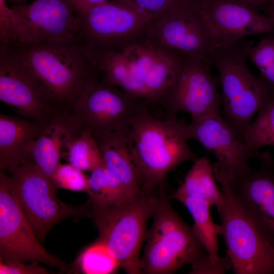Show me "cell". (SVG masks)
Instances as JSON below:
<instances>
[{
  "label": "cell",
  "instance_id": "obj_17",
  "mask_svg": "<svg viewBox=\"0 0 274 274\" xmlns=\"http://www.w3.org/2000/svg\"><path fill=\"white\" fill-rule=\"evenodd\" d=\"M258 158L260 167H249L228 180L244 211L259 228L274 238V161L267 152Z\"/></svg>",
  "mask_w": 274,
  "mask_h": 274
},
{
  "label": "cell",
  "instance_id": "obj_30",
  "mask_svg": "<svg viewBox=\"0 0 274 274\" xmlns=\"http://www.w3.org/2000/svg\"><path fill=\"white\" fill-rule=\"evenodd\" d=\"M88 177L83 172L70 163H59L54 172L51 180L56 188L72 191L86 190Z\"/></svg>",
  "mask_w": 274,
  "mask_h": 274
},
{
  "label": "cell",
  "instance_id": "obj_27",
  "mask_svg": "<svg viewBox=\"0 0 274 274\" xmlns=\"http://www.w3.org/2000/svg\"><path fill=\"white\" fill-rule=\"evenodd\" d=\"M63 156L70 164L84 172H92L104 165L98 144L91 133L83 130L67 143Z\"/></svg>",
  "mask_w": 274,
  "mask_h": 274
},
{
  "label": "cell",
  "instance_id": "obj_5",
  "mask_svg": "<svg viewBox=\"0 0 274 274\" xmlns=\"http://www.w3.org/2000/svg\"><path fill=\"white\" fill-rule=\"evenodd\" d=\"M160 190V189H159ZM132 195L117 204L90 207L89 217L98 230L96 240L106 246L126 273H142L140 252L148 219L153 215L162 189Z\"/></svg>",
  "mask_w": 274,
  "mask_h": 274
},
{
  "label": "cell",
  "instance_id": "obj_9",
  "mask_svg": "<svg viewBox=\"0 0 274 274\" xmlns=\"http://www.w3.org/2000/svg\"><path fill=\"white\" fill-rule=\"evenodd\" d=\"M11 174V190L40 242L61 220L89 217V202L77 206L62 202L56 195L51 178L34 162L23 164Z\"/></svg>",
  "mask_w": 274,
  "mask_h": 274
},
{
  "label": "cell",
  "instance_id": "obj_3",
  "mask_svg": "<svg viewBox=\"0 0 274 274\" xmlns=\"http://www.w3.org/2000/svg\"><path fill=\"white\" fill-rule=\"evenodd\" d=\"M5 52L29 70L68 114L87 83L98 72L79 44L41 43Z\"/></svg>",
  "mask_w": 274,
  "mask_h": 274
},
{
  "label": "cell",
  "instance_id": "obj_26",
  "mask_svg": "<svg viewBox=\"0 0 274 274\" xmlns=\"http://www.w3.org/2000/svg\"><path fill=\"white\" fill-rule=\"evenodd\" d=\"M33 45L22 17L6 0H0V51L10 52Z\"/></svg>",
  "mask_w": 274,
  "mask_h": 274
},
{
  "label": "cell",
  "instance_id": "obj_21",
  "mask_svg": "<svg viewBox=\"0 0 274 274\" xmlns=\"http://www.w3.org/2000/svg\"><path fill=\"white\" fill-rule=\"evenodd\" d=\"M125 135L116 133L94 136L101 152L105 166L121 182L131 195L143 191V179L126 144Z\"/></svg>",
  "mask_w": 274,
  "mask_h": 274
},
{
  "label": "cell",
  "instance_id": "obj_33",
  "mask_svg": "<svg viewBox=\"0 0 274 274\" xmlns=\"http://www.w3.org/2000/svg\"><path fill=\"white\" fill-rule=\"evenodd\" d=\"M108 0H71L76 13L80 17L94 6Z\"/></svg>",
  "mask_w": 274,
  "mask_h": 274
},
{
  "label": "cell",
  "instance_id": "obj_8",
  "mask_svg": "<svg viewBox=\"0 0 274 274\" xmlns=\"http://www.w3.org/2000/svg\"><path fill=\"white\" fill-rule=\"evenodd\" d=\"M155 17L132 0H108L80 16L79 44L92 52L122 49L145 41Z\"/></svg>",
  "mask_w": 274,
  "mask_h": 274
},
{
  "label": "cell",
  "instance_id": "obj_2",
  "mask_svg": "<svg viewBox=\"0 0 274 274\" xmlns=\"http://www.w3.org/2000/svg\"><path fill=\"white\" fill-rule=\"evenodd\" d=\"M185 121L151 106L134 119L125 136L143 179V190L162 188L165 176L180 164L198 158L190 148Z\"/></svg>",
  "mask_w": 274,
  "mask_h": 274
},
{
  "label": "cell",
  "instance_id": "obj_13",
  "mask_svg": "<svg viewBox=\"0 0 274 274\" xmlns=\"http://www.w3.org/2000/svg\"><path fill=\"white\" fill-rule=\"evenodd\" d=\"M0 100L20 117L47 124L63 112L27 68L10 54L0 51Z\"/></svg>",
  "mask_w": 274,
  "mask_h": 274
},
{
  "label": "cell",
  "instance_id": "obj_16",
  "mask_svg": "<svg viewBox=\"0 0 274 274\" xmlns=\"http://www.w3.org/2000/svg\"><path fill=\"white\" fill-rule=\"evenodd\" d=\"M12 7L24 21L33 45L80 43L82 21L71 0H34Z\"/></svg>",
  "mask_w": 274,
  "mask_h": 274
},
{
  "label": "cell",
  "instance_id": "obj_14",
  "mask_svg": "<svg viewBox=\"0 0 274 274\" xmlns=\"http://www.w3.org/2000/svg\"><path fill=\"white\" fill-rule=\"evenodd\" d=\"M141 263L148 274L175 272L186 264H191L190 273H202L212 263L192 227L184 222L160 237L147 240Z\"/></svg>",
  "mask_w": 274,
  "mask_h": 274
},
{
  "label": "cell",
  "instance_id": "obj_25",
  "mask_svg": "<svg viewBox=\"0 0 274 274\" xmlns=\"http://www.w3.org/2000/svg\"><path fill=\"white\" fill-rule=\"evenodd\" d=\"M243 140L251 157H258L257 151L274 146V92L247 127Z\"/></svg>",
  "mask_w": 274,
  "mask_h": 274
},
{
  "label": "cell",
  "instance_id": "obj_18",
  "mask_svg": "<svg viewBox=\"0 0 274 274\" xmlns=\"http://www.w3.org/2000/svg\"><path fill=\"white\" fill-rule=\"evenodd\" d=\"M186 125L189 139L199 142L218 160L215 164L228 180L250 166L251 157L243 139L222 118L215 117H192Z\"/></svg>",
  "mask_w": 274,
  "mask_h": 274
},
{
  "label": "cell",
  "instance_id": "obj_6",
  "mask_svg": "<svg viewBox=\"0 0 274 274\" xmlns=\"http://www.w3.org/2000/svg\"><path fill=\"white\" fill-rule=\"evenodd\" d=\"M214 177L221 186L223 199L217 209L220 235L235 274L274 273V238L259 228L236 200L224 172L213 164Z\"/></svg>",
  "mask_w": 274,
  "mask_h": 274
},
{
  "label": "cell",
  "instance_id": "obj_36",
  "mask_svg": "<svg viewBox=\"0 0 274 274\" xmlns=\"http://www.w3.org/2000/svg\"><path fill=\"white\" fill-rule=\"evenodd\" d=\"M10 2L14 4V6H17L25 4L26 0H9Z\"/></svg>",
  "mask_w": 274,
  "mask_h": 274
},
{
  "label": "cell",
  "instance_id": "obj_35",
  "mask_svg": "<svg viewBox=\"0 0 274 274\" xmlns=\"http://www.w3.org/2000/svg\"><path fill=\"white\" fill-rule=\"evenodd\" d=\"M270 6L268 9L267 13L266 15L270 19L273 27V32L274 35V0L269 3Z\"/></svg>",
  "mask_w": 274,
  "mask_h": 274
},
{
  "label": "cell",
  "instance_id": "obj_19",
  "mask_svg": "<svg viewBox=\"0 0 274 274\" xmlns=\"http://www.w3.org/2000/svg\"><path fill=\"white\" fill-rule=\"evenodd\" d=\"M47 124L20 116L0 114V169L11 173L33 162V144Z\"/></svg>",
  "mask_w": 274,
  "mask_h": 274
},
{
  "label": "cell",
  "instance_id": "obj_32",
  "mask_svg": "<svg viewBox=\"0 0 274 274\" xmlns=\"http://www.w3.org/2000/svg\"><path fill=\"white\" fill-rule=\"evenodd\" d=\"M1 274H47V269L32 261L26 264L25 262H4L0 261Z\"/></svg>",
  "mask_w": 274,
  "mask_h": 274
},
{
  "label": "cell",
  "instance_id": "obj_12",
  "mask_svg": "<svg viewBox=\"0 0 274 274\" xmlns=\"http://www.w3.org/2000/svg\"><path fill=\"white\" fill-rule=\"evenodd\" d=\"M191 5L213 49L230 47L249 36L273 32L266 15L235 0H198Z\"/></svg>",
  "mask_w": 274,
  "mask_h": 274
},
{
  "label": "cell",
  "instance_id": "obj_10",
  "mask_svg": "<svg viewBox=\"0 0 274 274\" xmlns=\"http://www.w3.org/2000/svg\"><path fill=\"white\" fill-rule=\"evenodd\" d=\"M212 65L210 58L184 54L174 82L156 108L172 116L185 113L191 118L222 117L219 80L212 75Z\"/></svg>",
  "mask_w": 274,
  "mask_h": 274
},
{
  "label": "cell",
  "instance_id": "obj_1",
  "mask_svg": "<svg viewBox=\"0 0 274 274\" xmlns=\"http://www.w3.org/2000/svg\"><path fill=\"white\" fill-rule=\"evenodd\" d=\"M85 50L101 74L128 94L154 107L174 82L185 54L146 41L115 51Z\"/></svg>",
  "mask_w": 274,
  "mask_h": 274
},
{
  "label": "cell",
  "instance_id": "obj_4",
  "mask_svg": "<svg viewBox=\"0 0 274 274\" xmlns=\"http://www.w3.org/2000/svg\"><path fill=\"white\" fill-rule=\"evenodd\" d=\"M253 46V40L246 38L230 47L214 49L210 57L219 74L222 118L242 139L254 116L273 92L248 67Z\"/></svg>",
  "mask_w": 274,
  "mask_h": 274
},
{
  "label": "cell",
  "instance_id": "obj_22",
  "mask_svg": "<svg viewBox=\"0 0 274 274\" xmlns=\"http://www.w3.org/2000/svg\"><path fill=\"white\" fill-rule=\"evenodd\" d=\"M178 200L184 204L190 213L194 222L192 229L205 249L209 260L221 273H224L231 266L226 255L221 258L218 255L217 236L220 235V226L215 223L212 218V204L199 195L183 197Z\"/></svg>",
  "mask_w": 274,
  "mask_h": 274
},
{
  "label": "cell",
  "instance_id": "obj_20",
  "mask_svg": "<svg viewBox=\"0 0 274 274\" xmlns=\"http://www.w3.org/2000/svg\"><path fill=\"white\" fill-rule=\"evenodd\" d=\"M83 130L70 114H57L35 141L31 149L33 162L51 179L67 143Z\"/></svg>",
  "mask_w": 274,
  "mask_h": 274
},
{
  "label": "cell",
  "instance_id": "obj_34",
  "mask_svg": "<svg viewBox=\"0 0 274 274\" xmlns=\"http://www.w3.org/2000/svg\"><path fill=\"white\" fill-rule=\"evenodd\" d=\"M254 9L258 10L264 5L269 3L273 0H235Z\"/></svg>",
  "mask_w": 274,
  "mask_h": 274
},
{
  "label": "cell",
  "instance_id": "obj_15",
  "mask_svg": "<svg viewBox=\"0 0 274 274\" xmlns=\"http://www.w3.org/2000/svg\"><path fill=\"white\" fill-rule=\"evenodd\" d=\"M145 41L164 49L206 58H210L213 50L191 5L155 16L148 29Z\"/></svg>",
  "mask_w": 274,
  "mask_h": 274
},
{
  "label": "cell",
  "instance_id": "obj_29",
  "mask_svg": "<svg viewBox=\"0 0 274 274\" xmlns=\"http://www.w3.org/2000/svg\"><path fill=\"white\" fill-rule=\"evenodd\" d=\"M249 57L260 72L261 79L274 92V38H264L252 47Z\"/></svg>",
  "mask_w": 274,
  "mask_h": 274
},
{
  "label": "cell",
  "instance_id": "obj_23",
  "mask_svg": "<svg viewBox=\"0 0 274 274\" xmlns=\"http://www.w3.org/2000/svg\"><path fill=\"white\" fill-rule=\"evenodd\" d=\"M215 180L213 164L204 156L194 161L183 182L168 197L178 200L183 197L199 195L218 209L222 204L223 194Z\"/></svg>",
  "mask_w": 274,
  "mask_h": 274
},
{
  "label": "cell",
  "instance_id": "obj_28",
  "mask_svg": "<svg viewBox=\"0 0 274 274\" xmlns=\"http://www.w3.org/2000/svg\"><path fill=\"white\" fill-rule=\"evenodd\" d=\"M76 263L81 271L87 274L111 273L119 267L106 246L97 241L82 252Z\"/></svg>",
  "mask_w": 274,
  "mask_h": 274
},
{
  "label": "cell",
  "instance_id": "obj_11",
  "mask_svg": "<svg viewBox=\"0 0 274 274\" xmlns=\"http://www.w3.org/2000/svg\"><path fill=\"white\" fill-rule=\"evenodd\" d=\"M10 185L6 171L0 172V261H37L66 271V263L49 254L39 242Z\"/></svg>",
  "mask_w": 274,
  "mask_h": 274
},
{
  "label": "cell",
  "instance_id": "obj_7",
  "mask_svg": "<svg viewBox=\"0 0 274 274\" xmlns=\"http://www.w3.org/2000/svg\"><path fill=\"white\" fill-rule=\"evenodd\" d=\"M100 72L93 76L74 104L70 115L93 136L126 135L136 117L150 106L123 91Z\"/></svg>",
  "mask_w": 274,
  "mask_h": 274
},
{
  "label": "cell",
  "instance_id": "obj_24",
  "mask_svg": "<svg viewBox=\"0 0 274 274\" xmlns=\"http://www.w3.org/2000/svg\"><path fill=\"white\" fill-rule=\"evenodd\" d=\"M86 191L90 198V207L93 208L117 204L132 196L127 192L120 180L105 165L91 172Z\"/></svg>",
  "mask_w": 274,
  "mask_h": 274
},
{
  "label": "cell",
  "instance_id": "obj_31",
  "mask_svg": "<svg viewBox=\"0 0 274 274\" xmlns=\"http://www.w3.org/2000/svg\"><path fill=\"white\" fill-rule=\"evenodd\" d=\"M155 16L175 8L188 6L198 0H132Z\"/></svg>",
  "mask_w": 274,
  "mask_h": 274
}]
</instances>
